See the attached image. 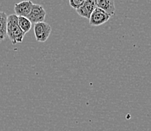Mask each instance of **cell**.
Here are the masks:
<instances>
[{
	"mask_svg": "<svg viewBox=\"0 0 151 131\" xmlns=\"http://www.w3.org/2000/svg\"><path fill=\"white\" fill-rule=\"evenodd\" d=\"M32 5L33 3L30 0H26V1L16 3L14 6L15 14L17 15V17H27L31 11Z\"/></svg>",
	"mask_w": 151,
	"mask_h": 131,
	"instance_id": "cell-5",
	"label": "cell"
},
{
	"mask_svg": "<svg viewBox=\"0 0 151 131\" xmlns=\"http://www.w3.org/2000/svg\"><path fill=\"white\" fill-rule=\"evenodd\" d=\"M86 0H69V5L72 9H78L83 4Z\"/></svg>",
	"mask_w": 151,
	"mask_h": 131,
	"instance_id": "cell-10",
	"label": "cell"
},
{
	"mask_svg": "<svg viewBox=\"0 0 151 131\" xmlns=\"http://www.w3.org/2000/svg\"><path fill=\"white\" fill-rule=\"evenodd\" d=\"M7 16L4 12H0V42H2L6 38L7 33Z\"/></svg>",
	"mask_w": 151,
	"mask_h": 131,
	"instance_id": "cell-8",
	"label": "cell"
},
{
	"mask_svg": "<svg viewBox=\"0 0 151 131\" xmlns=\"http://www.w3.org/2000/svg\"><path fill=\"white\" fill-rule=\"evenodd\" d=\"M97 8L102 9L110 17L115 14L116 9H115L114 0H95Z\"/></svg>",
	"mask_w": 151,
	"mask_h": 131,
	"instance_id": "cell-7",
	"label": "cell"
},
{
	"mask_svg": "<svg viewBox=\"0 0 151 131\" xmlns=\"http://www.w3.org/2000/svg\"><path fill=\"white\" fill-rule=\"evenodd\" d=\"M51 33V27L50 24L41 22L34 24V35L35 39L39 42H46Z\"/></svg>",
	"mask_w": 151,
	"mask_h": 131,
	"instance_id": "cell-2",
	"label": "cell"
},
{
	"mask_svg": "<svg viewBox=\"0 0 151 131\" xmlns=\"http://www.w3.org/2000/svg\"><path fill=\"white\" fill-rule=\"evenodd\" d=\"M96 8V5L95 0H86L83 5L79 9H77L76 12L81 17L89 19Z\"/></svg>",
	"mask_w": 151,
	"mask_h": 131,
	"instance_id": "cell-6",
	"label": "cell"
},
{
	"mask_svg": "<svg viewBox=\"0 0 151 131\" xmlns=\"http://www.w3.org/2000/svg\"><path fill=\"white\" fill-rule=\"evenodd\" d=\"M6 33L12 45L22 43L26 34L20 30L17 23V16L16 14H10L7 18Z\"/></svg>",
	"mask_w": 151,
	"mask_h": 131,
	"instance_id": "cell-1",
	"label": "cell"
},
{
	"mask_svg": "<svg viewBox=\"0 0 151 131\" xmlns=\"http://www.w3.org/2000/svg\"><path fill=\"white\" fill-rule=\"evenodd\" d=\"M110 18L111 17L108 14H107L102 9H99L96 7L90 15L89 18V23L92 27H99L108 22Z\"/></svg>",
	"mask_w": 151,
	"mask_h": 131,
	"instance_id": "cell-3",
	"label": "cell"
},
{
	"mask_svg": "<svg viewBox=\"0 0 151 131\" xmlns=\"http://www.w3.org/2000/svg\"><path fill=\"white\" fill-rule=\"evenodd\" d=\"M17 23L20 30L25 34L27 33L32 28V23L27 17H17Z\"/></svg>",
	"mask_w": 151,
	"mask_h": 131,
	"instance_id": "cell-9",
	"label": "cell"
},
{
	"mask_svg": "<svg viewBox=\"0 0 151 131\" xmlns=\"http://www.w3.org/2000/svg\"><path fill=\"white\" fill-rule=\"evenodd\" d=\"M46 17V12L43 6L38 4H33L32 6L31 11L27 16V18L32 23H37L44 22Z\"/></svg>",
	"mask_w": 151,
	"mask_h": 131,
	"instance_id": "cell-4",
	"label": "cell"
}]
</instances>
